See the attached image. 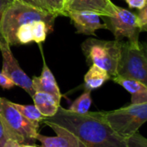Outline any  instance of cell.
<instances>
[{
    "mask_svg": "<svg viewBox=\"0 0 147 147\" xmlns=\"http://www.w3.org/2000/svg\"><path fill=\"white\" fill-rule=\"evenodd\" d=\"M42 123L75 135L86 147H127L126 139L116 134L108 124L103 111L76 114L59 106L57 113Z\"/></svg>",
    "mask_w": 147,
    "mask_h": 147,
    "instance_id": "6da1fadb",
    "label": "cell"
},
{
    "mask_svg": "<svg viewBox=\"0 0 147 147\" xmlns=\"http://www.w3.org/2000/svg\"><path fill=\"white\" fill-rule=\"evenodd\" d=\"M55 18L52 14L14 0L3 16L0 35L9 46H16V34L21 26L34 21H43L52 29Z\"/></svg>",
    "mask_w": 147,
    "mask_h": 147,
    "instance_id": "7a4b0ae2",
    "label": "cell"
},
{
    "mask_svg": "<svg viewBox=\"0 0 147 147\" xmlns=\"http://www.w3.org/2000/svg\"><path fill=\"white\" fill-rule=\"evenodd\" d=\"M0 121L9 140L21 145H34L39 123L25 118L6 98L0 97Z\"/></svg>",
    "mask_w": 147,
    "mask_h": 147,
    "instance_id": "3957f363",
    "label": "cell"
},
{
    "mask_svg": "<svg viewBox=\"0 0 147 147\" xmlns=\"http://www.w3.org/2000/svg\"><path fill=\"white\" fill-rule=\"evenodd\" d=\"M122 41L88 39L82 45L87 63L106 71L111 79L117 76Z\"/></svg>",
    "mask_w": 147,
    "mask_h": 147,
    "instance_id": "277c9868",
    "label": "cell"
},
{
    "mask_svg": "<svg viewBox=\"0 0 147 147\" xmlns=\"http://www.w3.org/2000/svg\"><path fill=\"white\" fill-rule=\"evenodd\" d=\"M112 130L123 139L138 133L147 121V103L130 104L113 111H103Z\"/></svg>",
    "mask_w": 147,
    "mask_h": 147,
    "instance_id": "5b68a950",
    "label": "cell"
},
{
    "mask_svg": "<svg viewBox=\"0 0 147 147\" xmlns=\"http://www.w3.org/2000/svg\"><path fill=\"white\" fill-rule=\"evenodd\" d=\"M117 76L135 79L147 85V59L146 49L138 43L122 42Z\"/></svg>",
    "mask_w": 147,
    "mask_h": 147,
    "instance_id": "8992f818",
    "label": "cell"
},
{
    "mask_svg": "<svg viewBox=\"0 0 147 147\" xmlns=\"http://www.w3.org/2000/svg\"><path fill=\"white\" fill-rule=\"evenodd\" d=\"M105 22L109 30L115 35L116 40L121 41L123 38H127L130 43H138L140 28L137 16L121 7L117 6L115 13L109 17H104Z\"/></svg>",
    "mask_w": 147,
    "mask_h": 147,
    "instance_id": "52a82bcc",
    "label": "cell"
},
{
    "mask_svg": "<svg viewBox=\"0 0 147 147\" xmlns=\"http://www.w3.org/2000/svg\"><path fill=\"white\" fill-rule=\"evenodd\" d=\"M0 51L3 57L2 72L6 74L15 84V85L23 89L31 97L34 94L31 78L23 71L18 61L14 57L10 46L0 35Z\"/></svg>",
    "mask_w": 147,
    "mask_h": 147,
    "instance_id": "ba28073f",
    "label": "cell"
},
{
    "mask_svg": "<svg viewBox=\"0 0 147 147\" xmlns=\"http://www.w3.org/2000/svg\"><path fill=\"white\" fill-rule=\"evenodd\" d=\"M67 16L72 21L78 34L95 35L96 31L101 28L109 29L106 23H102L101 16L90 11H68Z\"/></svg>",
    "mask_w": 147,
    "mask_h": 147,
    "instance_id": "9c48e42d",
    "label": "cell"
},
{
    "mask_svg": "<svg viewBox=\"0 0 147 147\" xmlns=\"http://www.w3.org/2000/svg\"><path fill=\"white\" fill-rule=\"evenodd\" d=\"M115 5L111 0H69L65 9L68 11H90L96 13L100 16H112L116 10Z\"/></svg>",
    "mask_w": 147,
    "mask_h": 147,
    "instance_id": "30bf717a",
    "label": "cell"
},
{
    "mask_svg": "<svg viewBox=\"0 0 147 147\" xmlns=\"http://www.w3.org/2000/svg\"><path fill=\"white\" fill-rule=\"evenodd\" d=\"M33 89L35 92H44L52 95L57 101L60 102L62 94L56 82V79L47 66L43 57V67L39 77H34L32 79Z\"/></svg>",
    "mask_w": 147,
    "mask_h": 147,
    "instance_id": "8fae6325",
    "label": "cell"
},
{
    "mask_svg": "<svg viewBox=\"0 0 147 147\" xmlns=\"http://www.w3.org/2000/svg\"><path fill=\"white\" fill-rule=\"evenodd\" d=\"M57 134L55 137H48L39 133L36 140L40 142L41 147H86L75 135L56 127H50Z\"/></svg>",
    "mask_w": 147,
    "mask_h": 147,
    "instance_id": "7c38bea8",
    "label": "cell"
},
{
    "mask_svg": "<svg viewBox=\"0 0 147 147\" xmlns=\"http://www.w3.org/2000/svg\"><path fill=\"white\" fill-rule=\"evenodd\" d=\"M112 79L131 94L132 104L147 103V85L135 79L119 76H116Z\"/></svg>",
    "mask_w": 147,
    "mask_h": 147,
    "instance_id": "4fadbf2b",
    "label": "cell"
},
{
    "mask_svg": "<svg viewBox=\"0 0 147 147\" xmlns=\"http://www.w3.org/2000/svg\"><path fill=\"white\" fill-rule=\"evenodd\" d=\"M32 98L34 103V105L46 118L53 116L60 106V102L57 101L52 95L47 93L34 92Z\"/></svg>",
    "mask_w": 147,
    "mask_h": 147,
    "instance_id": "5bb4252c",
    "label": "cell"
},
{
    "mask_svg": "<svg viewBox=\"0 0 147 147\" xmlns=\"http://www.w3.org/2000/svg\"><path fill=\"white\" fill-rule=\"evenodd\" d=\"M84 79L85 90L91 91L102 87L103 84L111 79V78L106 71L95 65H91L89 71L84 75Z\"/></svg>",
    "mask_w": 147,
    "mask_h": 147,
    "instance_id": "9a60e30c",
    "label": "cell"
},
{
    "mask_svg": "<svg viewBox=\"0 0 147 147\" xmlns=\"http://www.w3.org/2000/svg\"><path fill=\"white\" fill-rule=\"evenodd\" d=\"M42 10L58 17L59 16H67L65 3L64 0H37Z\"/></svg>",
    "mask_w": 147,
    "mask_h": 147,
    "instance_id": "2e32d148",
    "label": "cell"
},
{
    "mask_svg": "<svg viewBox=\"0 0 147 147\" xmlns=\"http://www.w3.org/2000/svg\"><path fill=\"white\" fill-rule=\"evenodd\" d=\"M91 91L85 90L84 92L78 96L69 107L68 110L76 113V114H85L89 112L90 108L92 103V99H91Z\"/></svg>",
    "mask_w": 147,
    "mask_h": 147,
    "instance_id": "e0dca14e",
    "label": "cell"
},
{
    "mask_svg": "<svg viewBox=\"0 0 147 147\" xmlns=\"http://www.w3.org/2000/svg\"><path fill=\"white\" fill-rule=\"evenodd\" d=\"M11 104L28 120L40 123L45 118L34 105H22L11 102Z\"/></svg>",
    "mask_w": 147,
    "mask_h": 147,
    "instance_id": "ac0fdd59",
    "label": "cell"
},
{
    "mask_svg": "<svg viewBox=\"0 0 147 147\" xmlns=\"http://www.w3.org/2000/svg\"><path fill=\"white\" fill-rule=\"evenodd\" d=\"M51 29L47 24L43 21H34L31 23V31L33 41L37 44H40L45 41L48 31Z\"/></svg>",
    "mask_w": 147,
    "mask_h": 147,
    "instance_id": "d6986e66",
    "label": "cell"
},
{
    "mask_svg": "<svg viewBox=\"0 0 147 147\" xmlns=\"http://www.w3.org/2000/svg\"><path fill=\"white\" fill-rule=\"evenodd\" d=\"M126 143L127 147H147V140L139 133L127 138Z\"/></svg>",
    "mask_w": 147,
    "mask_h": 147,
    "instance_id": "ffe728a7",
    "label": "cell"
},
{
    "mask_svg": "<svg viewBox=\"0 0 147 147\" xmlns=\"http://www.w3.org/2000/svg\"><path fill=\"white\" fill-rule=\"evenodd\" d=\"M139 26L140 28V32H145L146 31L147 27V7H144L143 9H140L139 14L136 15Z\"/></svg>",
    "mask_w": 147,
    "mask_h": 147,
    "instance_id": "44dd1931",
    "label": "cell"
},
{
    "mask_svg": "<svg viewBox=\"0 0 147 147\" xmlns=\"http://www.w3.org/2000/svg\"><path fill=\"white\" fill-rule=\"evenodd\" d=\"M0 86L3 89L5 90H9L12 89L15 85V84L13 83V81L3 72H0Z\"/></svg>",
    "mask_w": 147,
    "mask_h": 147,
    "instance_id": "7402d4cb",
    "label": "cell"
},
{
    "mask_svg": "<svg viewBox=\"0 0 147 147\" xmlns=\"http://www.w3.org/2000/svg\"><path fill=\"white\" fill-rule=\"evenodd\" d=\"M128 6L132 9H141L146 7L147 4V0H125Z\"/></svg>",
    "mask_w": 147,
    "mask_h": 147,
    "instance_id": "603a6c76",
    "label": "cell"
},
{
    "mask_svg": "<svg viewBox=\"0 0 147 147\" xmlns=\"http://www.w3.org/2000/svg\"><path fill=\"white\" fill-rule=\"evenodd\" d=\"M13 1L14 0H0V26H1L2 18H3L4 12L6 11V9H8V7L11 4Z\"/></svg>",
    "mask_w": 147,
    "mask_h": 147,
    "instance_id": "cb8c5ba5",
    "label": "cell"
},
{
    "mask_svg": "<svg viewBox=\"0 0 147 147\" xmlns=\"http://www.w3.org/2000/svg\"><path fill=\"white\" fill-rule=\"evenodd\" d=\"M9 140L7 134H6V132L4 130V127L0 121V147H3L6 141Z\"/></svg>",
    "mask_w": 147,
    "mask_h": 147,
    "instance_id": "d4e9b609",
    "label": "cell"
},
{
    "mask_svg": "<svg viewBox=\"0 0 147 147\" xmlns=\"http://www.w3.org/2000/svg\"><path fill=\"white\" fill-rule=\"evenodd\" d=\"M3 147H38V146H36L34 144V145H25V144L21 145V144H19V143H17V142L14 141V140H8L6 141V143H5V145H4V146Z\"/></svg>",
    "mask_w": 147,
    "mask_h": 147,
    "instance_id": "484cf974",
    "label": "cell"
},
{
    "mask_svg": "<svg viewBox=\"0 0 147 147\" xmlns=\"http://www.w3.org/2000/svg\"><path fill=\"white\" fill-rule=\"evenodd\" d=\"M15 1H17V2H20L22 3H24V4H27L28 6H31V7H34V8H36V9H41L40 4L38 3L37 0H15ZM42 10V9H41ZM44 11V10H43Z\"/></svg>",
    "mask_w": 147,
    "mask_h": 147,
    "instance_id": "4316f807",
    "label": "cell"
},
{
    "mask_svg": "<svg viewBox=\"0 0 147 147\" xmlns=\"http://www.w3.org/2000/svg\"><path fill=\"white\" fill-rule=\"evenodd\" d=\"M64 1H65V6H66V3L69 2V0H64Z\"/></svg>",
    "mask_w": 147,
    "mask_h": 147,
    "instance_id": "83f0119b",
    "label": "cell"
}]
</instances>
